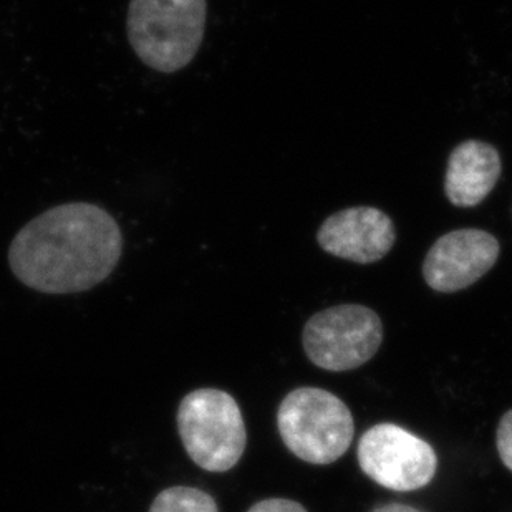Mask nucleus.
Wrapping results in <instances>:
<instances>
[{
  "mask_svg": "<svg viewBox=\"0 0 512 512\" xmlns=\"http://www.w3.org/2000/svg\"><path fill=\"white\" fill-rule=\"evenodd\" d=\"M501 173V155L493 145L479 140L463 141L448 161L446 198L456 208H474L488 198Z\"/></svg>",
  "mask_w": 512,
  "mask_h": 512,
  "instance_id": "obj_9",
  "label": "nucleus"
},
{
  "mask_svg": "<svg viewBox=\"0 0 512 512\" xmlns=\"http://www.w3.org/2000/svg\"><path fill=\"white\" fill-rule=\"evenodd\" d=\"M496 446L504 466L512 471V410H509L499 421Z\"/></svg>",
  "mask_w": 512,
  "mask_h": 512,
  "instance_id": "obj_11",
  "label": "nucleus"
},
{
  "mask_svg": "<svg viewBox=\"0 0 512 512\" xmlns=\"http://www.w3.org/2000/svg\"><path fill=\"white\" fill-rule=\"evenodd\" d=\"M178 431L189 458L209 473H226L246 451V423L236 400L223 390L188 393L179 405Z\"/></svg>",
  "mask_w": 512,
  "mask_h": 512,
  "instance_id": "obj_4",
  "label": "nucleus"
},
{
  "mask_svg": "<svg viewBox=\"0 0 512 512\" xmlns=\"http://www.w3.org/2000/svg\"><path fill=\"white\" fill-rule=\"evenodd\" d=\"M320 247L330 256L357 264L382 261L397 241V229L388 214L357 206L332 214L317 232Z\"/></svg>",
  "mask_w": 512,
  "mask_h": 512,
  "instance_id": "obj_8",
  "label": "nucleus"
},
{
  "mask_svg": "<svg viewBox=\"0 0 512 512\" xmlns=\"http://www.w3.org/2000/svg\"><path fill=\"white\" fill-rule=\"evenodd\" d=\"M123 252L112 214L92 203L47 209L10 242L14 276L42 294H77L112 276Z\"/></svg>",
  "mask_w": 512,
  "mask_h": 512,
  "instance_id": "obj_1",
  "label": "nucleus"
},
{
  "mask_svg": "<svg viewBox=\"0 0 512 512\" xmlns=\"http://www.w3.org/2000/svg\"><path fill=\"white\" fill-rule=\"evenodd\" d=\"M206 20L208 0H130L126 32L146 67L174 73L198 54Z\"/></svg>",
  "mask_w": 512,
  "mask_h": 512,
  "instance_id": "obj_2",
  "label": "nucleus"
},
{
  "mask_svg": "<svg viewBox=\"0 0 512 512\" xmlns=\"http://www.w3.org/2000/svg\"><path fill=\"white\" fill-rule=\"evenodd\" d=\"M383 342L382 319L365 305L343 304L312 315L302 343L310 362L329 372H348L370 362Z\"/></svg>",
  "mask_w": 512,
  "mask_h": 512,
  "instance_id": "obj_5",
  "label": "nucleus"
},
{
  "mask_svg": "<svg viewBox=\"0 0 512 512\" xmlns=\"http://www.w3.org/2000/svg\"><path fill=\"white\" fill-rule=\"evenodd\" d=\"M247 512H307V509L290 499L274 498L259 501Z\"/></svg>",
  "mask_w": 512,
  "mask_h": 512,
  "instance_id": "obj_12",
  "label": "nucleus"
},
{
  "mask_svg": "<svg viewBox=\"0 0 512 512\" xmlns=\"http://www.w3.org/2000/svg\"><path fill=\"white\" fill-rule=\"evenodd\" d=\"M372 512H421L418 509L411 508V506H406V504H385V506H380V508L373 509Z\"/></svg>",
  "mask_w": 512,
  "mask_h": 512,
  "instance_id": "obj_13",
  "label": "nucleus"
},
{
  "mask_svg": "<svg viewBox=\"0 0 512 512\" xmlns=\"http://www.w3.org/2000/svg\"><path fill=\"white\" fill-rule=\"evenodd\" d=\"M357 456L368 478L398 493L425 488L438 469V456L430 443L392 423L365 431Z\"/></svg>",
  "mask_w": 512,
  "mask_h": 512,
  "instance_id": "obj_6",
  "label": "nucleus"
},
{
  "mask_svg": "<svg viewBox=\"0 0 512 512\" xmlns=\"http://www.w3.org/2000/svg\"><path fill=\"white\" fill-rule=\"evenodd\" d=\"M150 512H219L213 496L201 489L174 486L156 496Z\"/></svg>",
  "mask_w": 512,
  "mask_h": 512,
  "instance_id": "obj_10",
  "label": "nucleus"
},
{
  "mask_svg": "<svg viewBox=\"0 0 512 512\" xmlns=\"http://www.w3.org/2000/svg\"><path fill=\"white\" fill-rule=\"evenodd\" d=\"M501 246L491 232L456 229L431 246L423 262V277L431 289L455 294L486 276L498 262Z\"/></svg>",
  "mask_w": 512,
  "mask_h": 512,
  "instance_id": "obj_7",
  "label": "nucleus"
},
{
  "mask_svg": "<svg viewBox=\"0 0 512 512\" xmlns=\"http://www.w3.org/2000/svg\"><path fill=\"white\" fill-rule=\"evenodd\" d=\"M277 428L292 455L320 466L342 458L355 435L348 406L334 393L314 387L297 388L282 400Z\"/></svg>",
  "mask_w": 512,
  "mask_h": 512,
  "instance_id": "obj_3",
  "label": "nucleus"
}]
</instances>
